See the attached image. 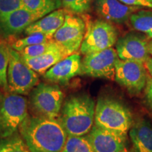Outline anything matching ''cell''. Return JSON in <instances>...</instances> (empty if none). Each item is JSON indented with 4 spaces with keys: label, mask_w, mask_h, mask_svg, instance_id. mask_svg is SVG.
Returning a JSON list of instances; mask_svg holds the SVG:
<instances>
[{
    "label": "cell",
    "mask_w": 152,
    "mask_h": 152,
    "mask_svg": "<svg viewBox=\"0 0 152 152\" xmlns=\"http://www.w3.org/2000/svg\"><path fill=\"white\" fill-rule=\"evenodd\" d=\"M30 152H61L68 134L56 118L28 115L18 128Z\"/></svg>",
    "instance_id": "6da1fadb"
},
{
    "label": "cell",
    "mask_w": 152,
    "mask_h": 152,
    "mask_svg": "<svg viewBox=\"0 0 152 152\" xmlns=\"http://www.w3.org/2000/svg\"><path fill=\"white\" fill-rule=\"evenodd\" d=\"M95 103L85 94L72 95L65 101L58 121L68 136H85L94 122Z\"/></svg>",
    "instance_id": "7a4b0ae2"
},
{
    "label": "cell",
    "mask_w": 152,
    "mask_h": 152,
    "mask_svg": "<svg viewBox=\"0 0 152 152\" xmlns=\"http://www.w3.org/2000/svg\"><path fill=\"white\" fill-rule=\"evenodd\" d=\"M132 124L131 112L122 103L109 97L99 99L95 106L94 125L127 137Z\"/></svg>",
    "instance_id": "3957f363"
},
{
    "label": "cell",
    "mask_w": 152,
    "mask_h": 152,
    "mask_svg": "<svg viewBox=\"0 0 152 152\" xmlns=\"http://www.w3.org/2000/svg\"><path fill=\"white\" fill-rule=\"evenodd\" d=\"M28 115V102L24 96L0 90V139L18 132Z\"/></svg>",
    "instance_id": "277c9868"
},
{
    "label": "cell",
    "mask_w": 152,
    "mask_h": 152,
    "mask_svg": "<svg viewBox=\"0 0 152 152\" xmlns=\"http://www.w3.org/2000/svg\"><path fill=\"white\" fill-rule=\"evenodd\" d=\"M9 51L7 91L17 94H28L37 85V75L26 64L20 52L11 47Z\"/></svg>",
    "instance_id": "5b68a950"
},
{
    "label": "cell",
    "mask_w": 152,
    "mask_h": 152,
    "mask_svg": "<svg viewBox=\"0 0 152 152\" xmlns=\"http://www.w3.org/2000/svg\"><path fill=\"white\" fill-rule=\"evenodd\" d=\"M64 93L57 85L41 83L31 90L30 103L41 116L56 118L61 109Z\"/></svg>",
    "instance_id": "8992f818"
},
{
    "label": "cell",
    "mask_w": 152,
    "mask_h": 152,
    "mask_svg": "<svg viewBox=\"0 0 152 152\" xmlns=\"http://www.w3.org/2000/svg\"><path fill=\"white\" fill-rule=\"evenodd\" d=\"M118 40V32L113 26L104 20L90 22L80 46L82 54L99 52L112 47Z\"/></svg>",
    "instance_id": "52a82bcc"
},
{
    "label": "cell",
    "mask_w": 152,
    "mask_h": 152,
    "mask_svg": "<svg viewBox=\"0 0 152 152\" xmlns=\"http://www.w3.org/2000/svg\"><path fill=\"white\" fill-rule=\"evenodd\" d=\"M115 80L130 94H140L147 85L145 66L141 63L118 58L115 64Z\"/></svg>",
    "instance_id": "ba28073f"
},
{
    "label": "cell",
    "mask_w": 152,
    "mask_h": 152,
    "mask_svg": "<svg viewBox=\"0 0 152 152\" xmlns=\"http://www.w3.org/2000/svg\"><path fill=\"white\" fill-rule=\"evenodd\" d=\"M85 33L84 20L80 17L66 14L64 23L53 36V40L64 51L66 56L80 48Z\"/></svg>",
    "instance_id": "9c48e42d"
},
{
    "label": "cell",
    "mask_w": 152,
    "mask_h": 152,
    "mask_svg": "<svg viewBox=\"0 0 152 152\" xmlns=\"http://www.w3.org/2000/svg\"><path fill=\"white\" fill-rule=\"evenodd\" d=\"M118 58L116 50L112 47L85 55L82 61V75L113 80Z\"/></svg>",
    "instance_id": "30bf717a"
},
{
    "label": "cell",
    "mask_w": 152,
    "mask_h": 152,
    "mask_svg": "<svg viewBox=\"0 0 152 152\" xmlns=\"http://www.w3.org/2000/svg\"><path fill=\"white\" fill-rule=\"evenodd\" d=\"M147 38L137 33H128L119 38L115 43L118 56L121 60H128L144 64L150 57Z\"/></svg>",
    "instance_id": "8fae6325"
},
{
    "label": "cell",
    "mask_w": 152,
    "mask_h": 152,
    "mask_svg": "<svg viewBox=\"0 0 152 152\" xmlns=\"http://www.w3.org/2000/svg\"><path fill=\"white\" fill-rule=\"evenodd\" d=\"M86 138L94 152H121L126 148L127 137L93 125Z\"/></svg>",
    "instance_id": "7c38bea8"
},
{
    "label": "cell",
    "mask_w": 152,
    "mask_h": 152,
    "mask_svg": "<svg viewBox=\"0 0 152 152\" xmlns=\"http://www.w3.org/2000/svg\"><path fill=\"white\" fill-rule=\"evenodd\" d=\"M78 75H82L81 56L74 53L47 70L44 77L51 83L64 84Z\"/></svg>",
    "instance_id": "4fadbf2b"
},
{
    "label": "cell",
    "mask_w": 152,
    "mask_h": 152,
    "mask_svg": "<svg viewBox=\"0 0 152 152\" xmlns=\"http://www.w3.org/2000/svg\"><path fill=\"white\" fill-rule=\"evenodd\" d=\"M39 18L37 15L22 7L0 17V32L4 37L16 35Z\"/></svg>",
    "instance_id": "5bb4252c"
},
{
    "label": "cell",
    "mask_w": 152,
    "mask_h": 152,
    "mask_svg": "<svg viewBox=\"0 0 152 152\" xmlns=\"http://www.w3.org/2000/svg\"><path fill=\"white\" fill-rule=\"evenodd\" d=\"M140 7L125 4L119 0H97L96 11L106 20L123 23Z\"/></svg>",
    "instance_id": "9a60e30c"
},
{
    "label": "cell",
    "mask_w": 152,
    "mask_h": 152,
    "mask_svg": "<svg viewBox=\"0 0 152 152\" xmlns=\"http://www.w3.org/2000/svg\"><path fill=\"white\" fill-rule=\"evenodd\" d=\"M66 14V11L64 9H56L30 25L25 30V33L30 35L35 33H40L52 39L54 33L64 23Z\"/></svg>",
    "instance_id": "2e32d148"
},
{
    "label": "cell",
    "mask_w": 152,
    "mask_h": 152,
    "mask_svg": "<svg viewBox=\"0 0 152 152\" xmlns=\"http://www.w3.org/2000/svg\"><path fill=\"white\" fill-rule=\"evenodd\" d=\"M130 137L136 152H152V126L145 120L132 125Z\"/></svg>",
    "instance_id": "e0dca14e"
},
{
    "label": "cell",
    "mask_w": 152,
    "mask_h": 152,
    "mask_svg": "<svg viewBox=\"0 0 152 152\" xmlns=\"http://www.w3.org/2000/svg\"><path fill=\"white\" fill-rule=\"evenodd\" d=\"M67 56L59 45L47 51L45 54L33 58H23L26 64L36 73L44 74L56 63Z\"/></svg>",
    "instance_id": "ac0fdd59"
},
{
    "label": "cell",
    "mask_w": 152,
    "mask_h": 152,
    "mask_svg": "<svg viewBox=\"0 0 152 152\" xmlns=\"http://www.w3.org/2000/svg\"><path fill=\"white\" fill-rule=\"evenodd\" d=\"M25 8L42 18L61 7V0H21Z\"/></svg>",
    "instance_id": "d6986e66"
},
{
    "label": "cell",
    "mask_w": 152,
    "mask_h": 152,
    "mask_svg": "<svg viewBox=\"0 0 152 152\" xmlns=\"http://www.w3.org/2000/svg\"><path fill=\"white\" fill-rule=\"evenodd\" d=\"M134 29L145 34L152 39V11L141 10L134 12L130 17Z\"/></svg>",
    "instance_id": "ffe728a7"
},
{
    "label": "cell",
    "mask_w": 152,
    "mask_h": 152,
    "mask_svg": "<svg viewBox=\"0 0 152 152\" xmlns=\"http://www.w3.org/2000/svg\"><path fill=\"white\" fill-rule=\"evenodd\" d=\"M0 152H30L20 133L0 139Z\"/></svg>",
    "instance_id": "44dd1931"
},
{
    "label": "cell",
    "mask_w": 152,
    "mask_h": 152,
    "mask_svg": "<svg viewBox=\"0 0 152 152\" xmlns=\"http://www.w3.org/2000/svg\"><path fill=\"white\" fill-rule=\"evenodd\" d=\"M61 152H94L86 137L68 136Z\"/></svg>",
    "instance_id": "7402d4cb"
},
{
    "label": "cell",
    "mask_w": 152,
    "mask_h": 152,
    "mask_svg": "<svg viewBox=\"0 0 152 152\" xmlns=\"http://www.w3.org/2000/svg\"><path fill=\"white\" fill-rule=\"evenodd\" d=\"M52 39L49 38L48 36L43 33H35L28 35L27 37L19 39L18 40L11 45V48L15 49L17 52H20L26 47L32 46V45H37L46 42L49 40H52Z\"/></svg>",
    "instance_id": "603a6c76"
},
{
    "label": "cell",
    "mask_w": 152,
    "mask_h": 152,
    "mask_svg": "<svg viewBox=\"0 0 152 152\" xmlns=\"http://www.w3.org/2000/svg\"><path fill=\"white\" fill-rule=\"evenodd\" d=\"M57 45L58 44L52 39V40L46 42L27 47L19 52L23 58H33V57L40 56V55L45 54L47 51L56 47Z\"/></svg>",
    "instance_id": "cb8c5ba5"
},
{
    "label": "cell",
    "mask_w": 152,
    "mask_h": 152,
    "mask_svg": "<svg viewBox=\"0 0 152 152\" xmlns=\"http://www.w3.org/2000/svg\"><path fill=\"white\" fill-rule=\"evenodd\" d=\"M9 47L0 42V88L7 90V69H8L9 51Z\"/></svg>",
    "instance_id": "d4e9b609"
},
{
    "label": "cell",
    "mask_w": 152,
    "mask_h": 152,
    "mask_svg": "<svg viewBox=\"0 0 152 152\" xmlns=\"http://www.w3.org/2000/svg\"><path fill=\"white\" fill-rule=\"evenodd\" d=\"M66 9L76 14H83L89 10L90 0H61Z\"/></svg>",
    "instance_id": "484cf974"
},
{
    "label": "cell",
    "mask_w": 152,
    "mask_h": 152,
    "mask_svg": "<svg viewBox=\"0 0 152 152\" xmlns=\"http://www.w3.org/2000/svg\"><path fill=\"white\" fill-rule=\"evenodd\" d=\"M22 7L21 0H0V17Z\"/></svg>",
    "instance_id": "4316f807"
},
{
    "label": "cell",
    "mask_w": 152,
    "mask_h": 152,
    "mask_svg": "<svg viewBox=\"0 0 152 152\" xmlns=\"http://www.w3.org/2000/svg\"><path fill=\"white\" fill-rule=\"evenodd\" d=\"M125 4L132 6V7H145V8L152 9V2L147 0H119Z\"/></svg>",
    "instance_id": "83f0119b"
},
{
    "label": "cell",
    "mask_w": 152,
    "mask_h": 152,
    "mask_svg": "<svg viewBox=\"0 0 152 152\" xmlns=\"http://www.w3.org/2000/svg\"><path fill=\"white\" fill-rule=\"evenodd\" d=\"M145 99L147 105L152 111V78L147 79L145 87Z\"/></svg>",
    "instance_id": "f1b7e54d"
},
{
    "label": "cell",
    "mask_w": 152,
    "mask_h": 152,
    "mask_svg": "<svg viewBox=\"0 0 152 152\" xmlns=\"http://www.w3.org/2000/svg\"><path fill=\"white\" fill-rule=\"evenodd\" d=\"M144 65H145L146 68H147L148 72H149L150 75H151L152 77V58L151 57H149V58H148L147 61L144 63Z\"/></svg>",
    "instance_id": "f546056e"
},
{
    "label": "cell",
    "mask_w": 152,
    "mask_h": 152,
    "mask_svg": "<svg viewBox=\"0 0 152 152\" xmlns=\"http://www.w3.org/2000/svg\"><path fill=\"white\" fill-rule=\"evenodd\" d=\"M148 51L150 55L152 56V39L148 42Z\"/></svg>",
    "instance_id": "4dcf8cb0"
},
{
    "label": "cell",
    "mask_w": 152,
    "mask_h": 152,
    "mask_svg": "<svg viewBox=\"0 0 152 152\" xmlns=\"http://www.w3.org/2000/svg\"><path fill=\"white\" fill-rule=\"evenodd\" d=\"M121 152H130V151H128V149H126V148H125V149L124 150H123V151H121Z\"/></svg>",
    "instance_id": "1f68e13d"
},
{
    "label": "cell",
    "mask_w": 152,
    "mask_h": 152,
    "mask_svg": "<svg viewBox=\"0 0 152 152\" xmlns=\"http://www.w3.org/2000/svg\"><path fill=\"white\" fill-rule=\"evenodd\" d=\"M147 1H151V2H152V0H147Z\"/></svg>",
    "instance_id": "d6a6232c"
}]
</instances>
